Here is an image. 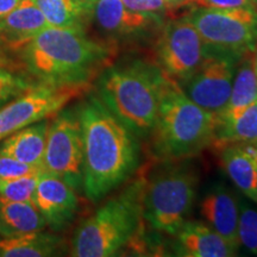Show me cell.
Wrapping results in <instances>:
<instances>
[{
    "instance_id": "1",
    "label": "cell",
    "mask_w": 257,
    "mask_h": 257,
    "mask_svg": "<svg viewBox=\"0 0 257 257\" xmlns=\"http://www.w3.org/2000/svg\"><path fill=\"white\" fill-rule=\"evenodd\" d=\"M78 114L83 143L82 188L95 202L134 174L140 162V147L136 136L99 96H89Z\"/></svg>"
},
{
    "instance_id": "2",
    "label": "cell",
    "mask_w": 257,
    "mask_h": 257,
    "mask_svg": "<svg viewBox=\"0 0 257 257\" xmlns=\"http://www.w3.org/2000/svg\"><path fill=\"white\" fill-rule=\"evenodd\" d=\"M24 72L44 85H86L111 66L115 48L83 29L47 27L21 49Z\"/></svg>"
},
{
    "instance_id": "3",
    "label": "cell",
    "mask_w": 257,
    "mask_h": 257,
    "mask_svg": "<svg viewBox=\"0 0 257 257\" xmlns=\"http://www.w3.org/2000/svg\"><path fill=\"white\" fill-rule=\"evenodd\" d=\"M167 78L156 63L110 66L99 75L98 96L135 136L149 137Z\"/></svg>"
},
{
    "instance_id": "4",
    "label": "cell",
    "mask_w": 257,
    "mask_h": 257,
    "mask_svg": "<svg viewBox=\"0 0 257 257\" xmlns=\"http://www.w3.org/2000/svg\"><path fill=\"white\" fill-rule=\"evenodd\" d=\"M217 114L193 102L179 82L167 78L150 138V150L160 161H179L212 146Z\"/></svg>"
},
{
    "instance_id": "5",
    "label": "cell",
    "mask_w": 257,
    "mask_h": 257,
    "mask_svg": "<svg viewBox=\"0 0 257 257\" xmlns=\"http://www.w3.org/2000/svg\"><path fill=\"white\" fill-rule=\"evenodd\" d=\"M142 182V216L154 230L174 236L191 213L199 188L194 166L179 161H162Z\"/></svg>"
},
{
    "instance_id": "6",
    "label": "cell",
    "mask_w": 257,
    "mask_h": 257,
    "mask_svg": "<svg viewBox=\"0 0 257 257\" xmlns=\"http://www.w3.org/2000/svg\"><path fill=\"white\" fill-rule=\"evenodd\" d=\"M142 182H136L118 198L108 200L74 233L72 256H115L140 233Z\"/></svg>"
},
{
    "instance_id": "7",
    "label": "cell",
    "mask_w": 257,
    "mask_h": 257,
    "mask_svg": "<svg viewBox=\"0 0 257 257\" xmlns=\"http://www.w3.org/2000/svg\"><path fill=\"white\" fill-rule=\"evenodd\" d=\"M208 46L244 55L257 46V10L198 8L187 17Z\"/></svg>"
},
{
    "instance_id": "8",
    "label": "cell",
    "mask_w": 257,
    "mask_h": 257,
    "mask_svg": "<svg viewBox=\"0 0 257 257\" xmlns=\"http://www.w3.org/2000/svg\"><path fill=\"white\" fill-rule=\"evenodd\" d=\"M86 85H38L0 107V141L37 121L49 119L88 91Z\"/></svg>"
},
{
    "instance_id": "9",
    "label": "cell",
    "mask_w": 257,
    "mask_h": 257,
    "mask_svg": "<svg viewBox=\"0 0 257 257\" xmlns=\"http://www.w3.org/2000/svg\"><path fill=\"white\" fill-rule=\"evenodd\" d=\"M42 169L79 191L83 182V143L79 114L64 111L49 124Z\"/></svg>"
},
{
    "instance_id": "10",
    "label": "cell",
    "mask_w": 257,
    "mask_h": 257,
    "mask_svg": "<svg viewBox=\"0 0 257 257\" xmlns=\"http://www.w3.org/2000/svg\"><path fill=\"white\" fill-rule=\"evenodd\" d=\"M242 56L208 46L200 66L180 86L193 102L218 114L229 101L234 74Z\"/></svg>"
},
{
    "instance_id": "11",
    "label": "cell",
    "mask_w": 257,
    "mask_h": 257,
    "mask_svg": "<svg viewBox=\"0 0 257 257\" xmlns=\"http://www.w3.org/2000/svg\"><path fill=\"white\" fill-rule=\"evenodd\" d=\"M207 50L208 44L187 18L174 19L163 25L157 38L155 63L181 85L198 69Z\"/></svg>"
},
{
    "instance_id": "12",
    "label": "cell",
    "mask_w": 257,
    "mask_h": 257,
    "mask_svg": "<svg viewBox=\"0 0 257 257\" xmlns=\"http://www.w3.org/2000/svg\"><path fill=\"white\" fill-rule=\"evenodd\" d=\"M92 17L100 30L114 38H136L162 27L161 15L127 9L121 0H92Z\"/></svg>"
},
{
    "instance_id": "13",
    "label": "cell",
    "mask_w": 257,
    "mask_h": 257,
    "mask_svg": "<svg viewBox=\"0 0 257 257\" xmlns=\"http://www.w3.org/2000/svg\"><path fill=\"white\" fill-rule=\"evenodd\" d=\"M34 202L48 226L54 231L68 226L79 208L75 189L60 178L44 172L38 179Z\"/></svg>"
},
{
    "instance_id": "14",
    "label": "cell",
    "mask_w": 257,
    "mask_h": 257,
    "mask_svg": "<svg viewBox=\"0 0 257 257\" xmlns=\"http://www.w3.org/2000/svg\"><path fill=\"white\" fill-rule=\"evenodd\" d=\"M175 255L185 257L236 256L238 245L224 238L205 221L185 220L174 236Z\"/></svg>"
},
{
    "instance_id": "15",
    "label": "cell",
    "mask_w": 257,
    "mask_h": 257,
    "mask_svg": "<svg viewBox=\"0 0 257 257\" xmlns=\"http://www.w3.org/2000/svg\"><path fill=\"white\" fill-rule=\"evenodd\" d=\"M47 27L49 23L37 5L32 0H22L0 21V42L6 49L21 50Z\"/></svg>"
},
{
    "instance_id": "16",
    "label": "cell",
    "mask_w": 257,
    "mask_h": 257,
    "mask_svg": "<svg viewBox=\"0 0 257 257\" xmlns=\"http://www.w3.org/2000/svg\"><path fill=\"white\" fill-rule=\"evenodd\" d=\"M200 214L205 223L231 243L238 242L239 206L234 195L223 186L211 188L200 201Z\"/></svg>"
},
{
    "instance_id": "17",
    "label": "cell",
    "mask_w": 257,
    "mask_h": 257,
    "mask_svg": "<svg viewBox=\"0 0 257 257\" xmlns=\"http://www.w3.org/2000/svg\"><path fill=\"white\" fill-rule=\"evenodd\" d=\"M49 124L50 121L44 119L9 135L3 140L0 153L42 168Z\"/></svg>"
},
{
    "instance_id": "18",
    "label": "cell",
    "mask_w": 257,
    "mask_h": 257,
    "mask_svg": "<svg viewBox=\"0 0 257 257\" xmlns=\"http://www.w3.org/2000/svg\"><path fill=\"white\" fill-rule=\"evenodd\" d=\"M221 166L234 185L246 197L257 202V160L239 143L219 149Z\"/></svg>"
},
{
    "instance_id": "19",
    "label": "cell",
    "mask_w": 257,
    "mask_h": 257,
    "mask_svg": "<svg viewBox=\"0 0 257 257\" xmlns=\"http://www.w3.org/2000/svg\"><path fill=\"white\" fill-rule=\"evenodd\" d=\"M46 227V220L34 202L0 199V237L37 232Z\"/></svg>"
},
{
    "instance_id": "20",
    "label": "cell",
    "mask_w": 257,
    "mask_h": 257,
    "mask_svg": "<svg viewBox=\"0 0 257 257\" xmlns=\"http://www.w3.org/2000/svg\"><path fill=\"white\" fill-rule=\"evenodd\" d=\"M257 140V101L229 117L217 118L212 147L221 148L230 144L253 142Z\"/></svg>"
},
{
    "instance_id": "21",
    "label": "cell",
    "mask_w": 257,
    "mask_h": 257,
    "mask_svg": "<svg viewBox=\"0 0 257 257\" xmlns=\"http://www.w3.org/2000/svg\"><path fill=\"white\" fill-rule=\"evenodd\" d=\"M255 101H257L255 56L251 55V53H246L242 56L238 66H237L229 101L223 110L217 114V118L232 115Z\"/></svg>"
},
{
    "instance_id": "22",
    "label": "cell",
    "mask_w": 257,
    "mask_h": 257,
    "mask_svg": "<svg viewBox=\"0 0 257 257\" xmlns=\"http://www.w3.org/2000/svg\"><path fill=\"white\" fill-rule=\"evenodd\" d=\"M62 239L42 231L0 238V257H44L56 255Z\"/></svg>"
},
{
    "instance_id": "23",
    "label": "cell",
    "mask_w": 257,
    "mask_h": 257,
    "mask_svg": "<svg viewBox=\"0 0 257 257\" xmlns=\"http://www.w3.org/2000/svg\"><path fill=\"white\" fill-rule=\"evenodd\" d=\"M47 22L56 28L83 29L92 17V0H32Z\"/></svg>"
},
{
    "instance_id": "24",
    "label": "cell",
    "mask_w": 257,
    "mask_h": 257,
    "mask_svg": "<svg viewBox=\"0 0 257 257\" xmlns=\"http://www.w3.org/2000/svg\"><path fill=\"white\" fill-rule=\"evenodd\" d=\"M36 85L38 83L27 72L21 73L15 67L0 64V101L6 104Z\"/></svg>"
},
{
    "instance_id": "25",
    "label": "cell",
    "mask_w": 257,
    "mask_h": 257,
    "mask_svg": "<svg viewBox=\"0 0 257 257\" xmlns=\"http://www.w3.org/2000/svg\"><path fill=\"white\" fill-rule=\"evenodd\" d=\"M42 173L21 178L0 179V199L8 201L34 202L35 191Z\"/></svg>"
},
{
    "instance_id": "26",
    "label": "cell",
    "mask_w": 257,
    "mask_h": 257,
    "mask_svg": "<svg viewBox=\"0 0 257 257\" xmlns=\"http://www.w3.org/2000/svg\"><path fill=\"white\" fill-rule=\"evenodd\" d=\"M238 242L253 253H257V211L242 205L238 218Z\"/></svg>"
},
{
    "instance_id": "27",
    "label": "cell",
    "mask_w": 257,
    "mask_h": 257,
    "mask_svg": "<svg viewBox=\"0 0 257 257\" xmlns=\"http://www.w3.org/2000/svg\"><path fill=\"white\" fill-rule=\"evenodd\" d=\"M127 9L142 14L161 15L170 8L188 4V0H121Z\"/></svg>"
},
{
    "instance_id": "28",
    "label": "cell",
    "mask_w": 257,
    "mask_h": 257,
    "mask_svg": "<svg viewBox=\"0 0 257 257\" xmlns=\"http://www.w3.org/2000/svg\"><path fill=\"white\" fill-rule=\"evenodd\" d=\"M42 172L43 170L40 167L28 165L0 153V179L21 178V176L37 174Z\"/></svg>"
},
{
    "instance_id": "29",
    "label": "cell",
    "mask_w": 257,
    "mask_h": 257,
    "mask_svg": "<svg viewBox=\"0 0 257 257\" xmlns=\"http://www.w3.org/2000/svg\"><path fill=\"white\" fill-rule=\"evenodd\" d=\"M188 4H194L198 8L208 9L253 8L252 0H188Z\"/></svg>"
},
{
    "instance_id": "30",
    "label": "cell",
    "mask_w": 257,
    "mask_h": 257,
    "mask_svg": "<svg viewBox=\"0 0 257 257\" xmlns=\"http://www.w3.org/2000/svg\"><path fill=\"white\" fill-rule=\"evenodd\" d=\"M22 0H0V21L8 16L15 8H17Z\"/></svg>"
},
{
    "instance_id": "31",
    "label": "cell",
    "mask_w": 257,
    "mask_h": 257,
    "mask_svg": "<svg viewBox=\"0 0 257 257\" xmlns=\"http://www.w3.org/2000/svg\"><path fill=\"white\" fill-rule=\"evenodd\" d=\"M8 49L3 46V43L0 42V64H4V66H11L15 67V62H12V60L8 56Z\"/></svg>"
},
{
    "instance_id": "32",
    "label": "cell",
    "mask_w": 257,
    "mask_h": 257,
    "mask_svg": "<svg viewBox=\"0 0 257 257\" xmlns=\"http://www.w3.org/2000/svg\"><path fill=\"white\" fill-rule=\"evenodd\" d=\"M252 4H253V8L257 10V0H252Z\"/></svg>"
},
{
    "instance_id": "33",
    "label": "cell",
    "mask_w": 257,
    "mask_h": 257,
    "mask_svg": "<svg viewBox=\"0 0 257 257\" xmlns=\"http://www.w3.org/2000/svg\"><path fill=\"white\" fill-rule=\"evenodd\" d=\"M255 68H256V72H257V53L255 55Z\"/></svg>"
},
{
    "instance_id": "34",
    "label": "cell",
    "mask_w": 257,
    "mask_h": 257,
    "mask_svg": "<svg viewBox=\"0 0 257 257\" xmlns=\"http://www.w3.org/2000/svg\"><path fill=\"white\" fill-rule=\"evenodd\" d=\"M5 105V102H3V101H0V107H2V106H4Z\"/></svg>"
},
{
    "instance_id": "35",
    "label": "cell",
    "mask_w": 257,
    "mask_h": 257,
    "mask_svg": "<svg viewBox=\"0 0 257 257\" xmlns=\"http://www.w3.org/2000/svg\"><path fill=\"white\" fill-rule=\"evenodd\" d=\"M253 143H255V144H256V147H257V140H256V141H253Z\"/></svg>"
}]
</instances>
